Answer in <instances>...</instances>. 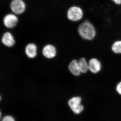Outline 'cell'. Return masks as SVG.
<instances>
[{"label": "cell", "mask_w": 121, "mask_h": 121, "mask_svg": "<svg viewBox=\"0 0 121 121\" xmlns=\"http://www.w3.org/2000/svg\"><path fill=\"white\" fill-rule=\"evenodd\" d=\"M76 30L80 38L86 41H93L98 35V31L96 26L90 20L87 18H85L79 23Z\"/></svg>", "instance_id": "1"}, {"label": "cell", "mask_w": 121, "mask_h": 121, "mask_svg": "<svg viewBox=\"0 0 121 121\" xmlns=\"http://www.w3.org/2000/svg\"><path fill=\"white\" fill-rule=\"evenodd\" d=\"M66 16L70 22L79 23L85 19L86 13L84 9L80 5H73L68 9Z\"/></svg>", "instance_id": "2"}, {"label": "cell", "mask_w": 121, "mask_h": 121, "mask_svg": "<svg viewBox=\"0 0 121 121\" xmlns=\"http://www.w3.org/2000/svg\"><path fill=\"white\" fill-rule=\"evenodd\" d=\"M82 101L80 97H74L70 99L68 101V105L74 114H79L84 109V107L81 104Z\"/></svg>", "instance_id": "3"}, {"label": "cell", "mask_w": 121, "mask_h": 121, "mask_svg": "<svg viewBox=\"0 0 121 121\" xmlns=\"http://www.w3.org/2000/svg\"><path fill=\"white\" fill-rule=\"evenodd\" d=\"M10 7L13 13L20 15L24 12L26 10V4L23 0H12L10 3Z\"/></svg>", "instance_id": "4"}, {"label": "cell", "mask_w": 121, "mask_h": 121, "mask_svg": "<svg viewBox=\"0 0 121 121\" xmlns=\"http://www.w3.org/2000/svg\"><path fill=\"white\" fill-rule=\"evenodd\" d=\"M3 23L6 28L13 29L17 25L19 19L16 15L14 13H8L4 16L3 20Z\"/></svg>", "instance_id": "5"}, {"label": "cell", "mask_w": 121, "mask_h": 121, "mask_svg": "<svg viewBox=\"0 0 121 121\" xmlns=\"http://www.w3.org/2000/svg\"><path fill=\"white\" fill-rule=\"evenodd\" d=\"M43 53L44 56L47 58H52L56 56V48L54 45L47 44L43 48Z\"/></svg>", "instance_id": "6"}, {"label": "cell", "mask_w": 121, "mask_h": 121, "mask_svg": "<svg viewBox=\"0 0 121 121\" xmlns=\"http://www.w3.org/2000/svg\"><path fill=\"white\" fill-rule=\"evenodd\" d=\"M1 41L4 45L9 47L13 46L15 43L13 35L9 32H6L3 34Z\"/></svg>", "instance_id": "7"}, {"label": "cell", "mask_w": 121, "mask_h": 121, "mask_svg": "<svg viewBox=\"0 0 121 121\" xmlns=\"http://www.w3.org/2000/svg\"><path fill=\"white\" fill-rule=\"evenodd\" d=\"M89 69L92 73H97L99 72L101 68V63L97 59H91L89 63Z\"/></svg>", "instance_id": "8"}, {"label": "cell", "mask_w": 121, "mask_h": 121, "mask_svg": "<svg viewBox=\"0 0 121 121\" xmlns=\"http://www.w3.org/2000/svg\"><path fill=\"white\" fill-rule=\"evenodd\" d=\"M37 47L35 44L29 43L27 45L25 48V53L29 58H33L37 55Z\"/></svg>", "instance_id": "9"}, {"label": "cell", "mask_w": 121, "mask_h": 121, "mask_svg": "<svg viewBox=\"0 0 121 121\" xmlns=\"http://www.w3.org/2000/svg\"><path fill=\"white\" fill-rule=\"evenodd\" d=\"M69 71L73 75L78 76L81 73L80 71L78 61L74 60L70 63L68 67Z\"/></svg>", "instance_id": "10"}, {"label": "cell", "mask_w": 121, "mask_h": 121, "mask_svg": "<svg viewBox=\"0 0 121 121\" xmlns=\"http://www.w3.org/2000/svg\"><path fill=\"white\" fill-rule=\"evenodd\" d=\"M81 73H86L89 69V64L84 58H82L78 61Z\"/></svg>", "instance_id": "11"}, {"label": "cell", "mask_w": 121, "mask_h": 121, "mask_svg": "<svg viewBox=\"0 0 121 121\" xmlns=\"http://www.w3.org/2000/svg\"><path fill=\"white\" fill-rule=\"evenodd\" d=\"M111 49L115 53L121 54V39L114 41L112 44Z\"/></svg>", "instance_id": "12"}, {"label": "cell", "mask_w": 121, "mask_h": 121, "mask_svg": "<svg viewBox=\"0 0 121 121\" xmlns=\"http://www.w3.org/2000/svg\"><path fill=\"white\" fill-rule=\"evenodd\" d=\"M0 121H16L15 118L12 115H7L2 117L0 119Z\"/></svg>", "instance_id": "13"}, {"label": "cell", "mask_w": 121, "mask_h": 121, "mask_svg": "<svg viewBox=\"0 0 121 121\" xmlns=\"http://www.w3.org/2000/svg\"><path fill=\"white\" fill-rule=\"evenodd\" d=\"M112 4L117 7H121V0H109Z\"/></svg>", "instance_id": "14"}, {"label": "cell", "mask_w": 121, "mask_h": 121, "mask_svg": "<svg viewBox=\"0 0 121 121\" xmlns=\"http://www.w3.org/2000/svg\"><path fill=\"white\" fill-rule=\"evenodd\" d=\"M116 90L117 93L121 95V82H119L117 85Z\"/></svg>", "instance_id": "15"}]
</instances>
